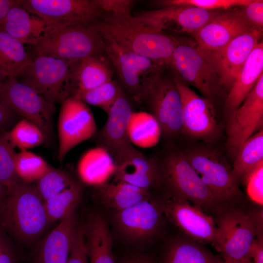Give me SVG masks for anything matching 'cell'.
Listing matches in <instances>:
<instances>
[{
    "label": "cell",
    "instance_id": "5bb4252c",
    "mask_svg": "<svg viewBox=\"0 0 263 263\" xmlns=\"http://www.w3.org/2000/svg\"><path fill=\"white\" fill-rule=\"evenodd\" d=\"M133 113L130 100L123 91L107 113L105 124L92 137L97 147L111 155L114 165L138 150L134 147L129 135Z\"/></svg>",
    "mask_w": 263,
    "mask_h": 263
},
{
    "label": "cell",
    "instance_id": "ab89813d",
    "mask_svg": "<svg viewBox=\"0 0 263 263\" xmlns=\"http://www.w3.org/2000/svg\"><path fill=\"white\" fill-rule=\"evenodd\" d=\"M67 263H89L83 226L75 229Z\"/></svg>",
    "mask_w": 263,
    "mask_h": 263
},
{
    "label": "cell",
    "instance_id": "d590c367",
    "mask_svg": "<svg viewBox=\"0 0 263 263\" xmlns=\"http://www.w3.org/2000/svg\"><path fill=\"white\" fill-rule=\"evenodd\" d=\"M75 180L67 172L52 167L37 182L36 188L44 201L69 187Z\"/></svg>",
    "mask_w": 263,
    "mask_h": 263
},
{
    "label": "cell",
    "instance_id": "4316f807",
    "mask_svg": "<svg viewBox=\"0 0 263 263\" xmlns=\"http://www.w3.org/2000/svg\"><path fill=\"white\" fill-rule=\"evenodd\" d=\"M113 71L100 56H89L74 62L72 71L74 96L112 80Z\"/></svg>",
    "mask_w": 263,
    "mask_h": 263
},
{
    "label": "cell",
    "instance_id": "44dd1931",
    "mask_svg": "<svg viewBox=\"0 0 263 263\" xmlns=\"http://www.w3.org/2000/svg\"><path fill=\"white\" fill-rule=\"evenodd\" d=\"M252 29L240 9L217 12L193 35L196 44L207 53L217 51Z\"/></svg>",
    "mask_w": 263,
    "mask_h": 263
},
{
    "label": "cell",
    "instance_id": "6da1fadb",
    "mask_svg": "<svg viewBox=\"0 0 263 263\" xmlns=\"http://www.w3.org/2000/svg\"><path fill=\"white\" fill-rule=\"evenodd\" d=\"M92 25L102 36L167 67L174 50L180 43L176 38L145 24L132 14L106 15Z\"/></svg>",
    "mask_w": 263,
    "mask_h": 263
},
{
    "label": "cell",
    "instance_id": "5b68a950",
    "mask_svg": "<svg viewBox=\"0 0 263 263\" xmlns=\"http://www.w3.org/2000/svg\"><path fill=\"white\" fill-rule=\"evenodd\" d=\"M103 37L104 53L116 71L124 93L130 100L142 104L145 93L167 66Z\"/></svg>",
    "mask_w": 263,
    "mask_h": 263
},
{
    "label": "cell",
    "instance_id": "7dc6e473",
    "mask_svg": "<svg viewBox=\"0 0 263 263\" xmlns=\"http://www.w3.org/2000/svg\"><path fill=\"white\" fill-rule=\"evenodd\" d=\"M121 263H154V262L146 255L134 254L126 258Z\"/></svg>",
    "mask_w": 263,
    "mask_h": 263
},
{
    "label": "cell",
    "instance_id": "3957f363",
    "mask_svg": "<svg viewBox=\"0 0 263 263\" xmlns=\"http://www.w3.org/2000/svg\"><path fill=\"white\" fill-rule=\"evenodd\" d=\"M50 224L44 201L35 185L19 180L7 188L0 227L20 243L30 244Z\"/></svg>",
    "mask_w": 263,
    "mask_h": 263
},
{
    "label": "cell",
    "instance_id": "f35d334b",
    "mask_svg": "<svg viewBox=\"0 0 263 263\" xmlns=\"http://www.w3.org/2000/svg\"><path fill=\"white\" fill-rule=\"evenodd\" d=\"M246 194L254 203L260 206L263 204V162L250 170L242 181Z\"/></svg>",
    "mask_w": 263,
    "mask_h": 263
},
{
    "label": "cell",
    "instance_id": "8d00e7d4",
    "mask_svg": "<svg viewBox=\"0 0 263 263\" xmlns=\"http://www.w3.org/2000/svg\"><path fill=\"white\" fill-rule=\"evenodd\" d=\"M14 148L6 132H0V181L7 188L20 180L16 172Z\"/></svg>",
    "mask_w": 263,
    "mask_h": 263
},
{
    "label": "cell",
    "instance_id": "83f0119b",
    "mask_svg": "<svg viewBox=\"0 0 263 263\" xmlns=\"http://www.w3.org/2000/svg\"><path fill=\"white\" fill-rule=\"evenodd\" d=\"M95 187L100 201L116 211L151 198L150 190L123 181L113 180L111 182H106Z\"/></svg>",
    "mask_w": 263,
    "mask_h": 263
},
{
    "label": "cell",
    "instance_id": "9c48e42d",
    "mask_svg": "<svg viewBox=\"0 0 263 263\" xmlns=\"http://www.w3.org/2000/svg\"><path fill=\"white\" fill-rule=\"evenodd\" d=\"M185 82L196 88L204 98L213 103L222 86L208 54L196 45L180 42L169 62Z\"/></svg>",
    "mask_w": 263,
    "mask_h": 263
},
{
    "label": "cell",
    "instance_id": "60d3db41",
    "mask_svg": "<svg viewBox=\"0 0 263 263\" xmlns=\"http://www.w3.org/2000/svg\"><path fill=\"white\" fill-rule=\"evenodd\" d=\"M241 12L249 26L254 30L263 31V1L252 0L248 4L242 7Z\"/></svg>",
    "mask_w": 263,
    "mask_h": 263
},
{
    "label": "cell",
    "instance_id": "30bf717a",
    "mask_svg": "<svg viewBox=\"0 0 263 263\" xmlns=\"http://www.w3.org/2000/svg\"><path fill=\"white\" fill-rule=\"evenodd\" d=\"M216 216L219 237L214 246L221 254L223 261H251V251L256 231L250 216L226 207Z\"/></svg>",
    "mask_w": 263,
    "mask_h": 263
},
{
    "label": "cell",
    "instance_id": "8fae6325",
    "mask_svg": "<svg viewBox=\"0 0 263 263\" xmlns=\"http://www.w3.org/2000/svg\"><path fill=\"white\" fill-rule=\"evenodd\" d=\"M183 110V134L207 143L217 141L222 130L213 103L199 96L176 74L173 77Z\"/></svg>",
    "mask_w": 263,
    "mask_h": 263
},
{
    "label": "cell",
    "instance_id": "2e32d148",
    "mask_svg": "<svg viewBox=\"0 0 263 263\" xmlns=\"http://www.w3.org/2000/svg\"><path fill=\"white\" fill-rule=\"evenodd\" d=\"M263 74L240 106L228 115L226 149L234 158L243 145L263 129Z\"/></svg>",
    "mask_w": 263,
    "mask_h": 263
},
{
    "label": "cell",
    "instance_id": "603a6c76",
    "mask_svg": "<svg viewBox=\"0 0 263 263\" xmlns=\"http://www.w3.org/2000/svg\"><path fill=\"white\" fill-rule=\"evenodd\" d=\"M114 167L113 180L123 181L150 191L161 186L156 162L139 150Z\"/></svg>",
    "mask_w": 263,
    "mask_h": 263
},
{
    "label": "cell",
    "instance_id": "f1b7e54d",
    "mask_svg": "<svg viewBox=\"0 0 263 263\" xmlns=\"http://www.w3.org/2000/svg\"><path fill=\"white\" fill-rule=\"evenodd\" d=\"M31 58L24 44L0 30V72L18 79L23 74Z\"/></svg>",
    "mask_w": 263,
    "mask_h": 263
},
{
    "label": "cell",
    "instance_id": "cb8c5ba5",
    "mask_svg": "<svg viewBox=\"0 0 263 263\" xmlns=\"http://www.w3.org/2000/svg\"><path fill=\"white\" fill-rule=\"evenodd\" d=\"M75 211L65 216L44 239L36 263H67L75 228Z\"/></svg>",
    "mask_w": 263,
    "mask_h": 263
},
{
    "label": "cell",
    "instance_id": "d6986e66",
    "mask_svg": "<svg viewBox=\"0 0 263 263\" xmlns=\"http://www.w3.org/2000/svg\"><path fill=\"white\" fill-rule=\"evenodd\" d=\"M163 212V205L150 198L116 211L114 221L124 237L138 243L150 239L156 234L161 226Z\"/></svg>",
    "mask_w": 263,
    "mask_h": 263
},
{
    "label": "cell",
    "instance_id": "c3c4849f",
    "mask_svg": "<svg viewBox=\"0 0 263 263\" xmlns=\"http://www.w3.org/2000/svg\"><path fill=\"white\" fill-rule=\"evenodd\" d=\"M7 191V188L0 181V213L6 198Z\"/></svg>",
    "mask_w": 263,
    "mask_h": 263
},
{
    "label": "cell",
    "instance_id": "7bdbcfd3",
    "mask_svg": "<svg viewBox=\"0 0 263 263\" xmlns=\"http://www.w3.org/2000/svg\"><path fill=\"white\" fill-rule=\"evenodd\" d=\"M0 263H17L14 246L6 232L0 227Z\"/></svg>",
    "mask_w": 263,
    "mask_h": 263
},
{
    "label": "cell",
    "instance_id": "4dcf8cb0",
    "mask_svg": "<svg viewBox=\"0 0 263 263\" xmlns=\"http://www.w3.org/2000/svg\"><path fill=\"white\" fill-rule=\"evenodd\" d=\"M199 243L191 239H179L169 246L164 263H221Z\"/></svg>",
    "mask_w": 263,
    "mask_h": 263
},
{
    "label": "cell",
    "instance_id": "ba28073f",
    "mask_svg": "<svg viewBox=\"0 0 263 263\" xmlns=\"http://www.w3.org/2000/svg\"><path fill=\"white\" fill-rule=\"evenodd\" d=\"M75 62L38 55L31 59L19 81L48 101L61 103L73 96L72 71Z\"/></svg>",
    "mask_w": 263,
    "mask_h": 263
},
{
    "label": "cell",
    "instance_id": "f6af8a7d",
    "mask_svg": "<svg viewBox=\"0 0 263 263\" xmlns=\"http://www.w3.org/2000/svg\"><path fill=\"white\" fill-rule=\"evenodd\" d=\"M252 263H263V238H256L251 251Z\"/></svg>",
    "mask_w": 263,
    "mask_h": 263
},
{
    "label": "cell",
    "instance_id": "1f68e13d",
    "mask_svg": "<svg viewBox=\"0 0 263 263\" xmlns=\"http://www.w3.org/2000/svg\"><path fill=\"white\" fill-rule=\"evenodd\" d=\"M83 192L81 183L75 180L67 188L55 196L44 201L50 224L62 220L75 211Z\"/></svg>",
    "mask_w": 263,
    "mask_h": 263
},
{
    "label": "cell",
    "instance_id": "836d02e7",
    "mask_svg": "<svg viewBox=\"0 0 263 263\" xmlns=\"http://www.w3.org/2000/svg\"><path fill=\"white\" fill-rule=\"evenodd\" d=\"M123 91L121 85L113 79L98 87L74 95L90 104L100 108L107 114Z\"/></svg>",
    "mask_w": 263,
    "mask_h": 263
},
{
    "label": "cell",
    "instance_id": "ee69618b",
    "mask_svg": "<svg viewBox=\"0 0 263 263\" xmlns=\"http://www.w3.org/2000/svg\"><path fill=\"white\" fill-rule=\"evenodd\" d=\"M19 117L6 105L0 101V132H5L6 129L14 125Z\"/></svg>",
    "mask_w": 263,
    "mask_h": 263
},
{
    "label": "cell",
    "instance_id": "9a60e30c",
    "mask_svg": "<svg viewBox=\"0 0 263 263\" xmlns=\"http://www.w3.org/2000/svg\"><path fill=\"white\" fill-rule=\"evenodd\" d=\"M61 104L57 124V158L60 163L73 148L92 138L97 131L92 111L82 100L72 96Z\"/></svg>",
    "mask_w": 263,
    "mask_h": 263
},
{
    "label": "cell",
    "instance_id": "4fadbf2b",
    "mask_svg": "<svg viewBox=\"0 0 263 263\" xmlns=\"http://www.w3.org/2000/svg\"><path fill=\"white\" fill-rule=\"evenodd\" d=\"M21 5L54 30L75 25H92L104 14L95 0H23Z\"/></svg>",
    "mask_w": 263,
    "mask_h": 263
},
{
    "label": "cell",
    "instance_id": "7402d4cb",
    "mask_svg": "<svg viewBox=\"0 0 263 263\" xmlns=\"http://www.w3.org/2000/svg\"><path fill=\"white\" fill-rule=\"evenodd\" d=\"M21 3L9 10L0 21V30L24 44L35 45L54 29L42 19L24 8Z\"/></svg>",
    "mask_w": 263,
    "mask_h": 263
},
{
    "label": "cell",
    "instance_id": "e575fe53",
    "mask_svg": "<svg viewBox=\"0 0 263 263\" xmlns=\"http://www.w3.org/2000/svg\"><path fill=\"white\" fill-rule=\"evenodd\" d=\"M6 134L14 147H18L21 150L44 143V137L41 130L36 125L23 118L18 121L10 131L6 132Z\"/></svg>",
    "mask_w": 263,
    "mask_h": 263
},
{
    "label": "cell",
    "instance_id": "484cf974",
    "mask_svg": "<svg viewBox=\"0 0 263 263\" xmlns=\"http://www.w3.org/2000/svg\"><path fill=\"white\" fill-rule=\"evenodd\" d=\"M83 228L89 263H115L112 238L104 218L93 214Z\"/></svg>",
    "mask_w": 263,
    "mask_h": 263
},
{
    "label": "cell",
    "instance_id": "e0dca14e",
    "mask_svg": "<svg viewBox=\"0 0 263 263\" xmlns=\"http://www.w3.org/2000/svg\"><path fill=\"white\" fill-rule=\"evenodd\" d=\"M163 207L169 219L191 240L214 246L216 244L219 230L211 215L187 201L173 196Z\"/></svg>",
    "mask_w": 263,
    "mask_h": 263
},
{
    "label": "cell",
    "instance_id": "d4e9b609",
    "mask_svg": "<svg viewBox=\"0 0 263 263\" xmlns=\"http://www.w3.org/2000/svg\"><path fill=\"white\" fill-rule=\"evenodd\" d=\"M263 74V43L260 41L251 52L229 90L225 102L228 114L242 103Z\"/></svg>",
    "mask_w": 263,
    "mask_h": 263
},
{
    "label": "cell",
    "instance_id": "52a82bcc",
    "mask_svg": "<svg viewBox=\"0 0 263 263\" xmlns=\"http://www.w3.org/2000/svg\"><path fill=\"white\" fill-rule=\"evenodd\" d=\"M0 101L21 118L36 125L44 135V144L48 147L53 146L56 139L55 104L14 77H8L0 83Z\"/></svg>",
    "mask_w": 263,
    "mask_h": 263
},
{
    "label": "cell",
    "instance_id": "f546056e",
    "mask_svg": "<svg viewBox=\"0 0 263 263\" xmlns=\"http://www.w3.org/2000/svg\"><path fill=\"white\" fill-rule=\"evenodd\" d=\"M263 162V129L251 136L241 147L234 158L232 172L239 183L245 175Z\"/></svg>",
    "mask_w": 263,
    "mask_h": 263
},
{
    "label": "cell",
    "instance_id": "8992f818",
    "mask_svg": "<svg viewBox=\"0 0 263 263\" xmlns=\"http://www.w3.org/2000/svg\"><path fill=\"white\" fill-rule=\"evenodd\" d=\"M34 46L38 55L71 62L100 56L104 53L103 37L93 25L54 29Z\"/></svg>",
    "mask_w": 263,
    "mask_h": 263
},
{
    "label": "cell",
    "instance_id": "ffe728a7",
    "mask_svg": "<svg viewBox=\"0 0 263 263\" xmlns=\"http://www.w3.org/2000/svg\"><path fill=\"white\" fill-rule=\"evenodd\" d=\"M262 34L263 31H249L238 36L221 49L207 52L217 71L222 87L230 89Z\"/></svg>",
    "mask_w": 263,
    "mask_h": 263
},
{
    "label": "cell",
    "instance_id": "7a4b0ae2",
    "mask_svg": "<svg viewBox=\"0 0 263 263\" xmlns=\"http://www.w3.org/2000/svg\"><path fill=\"white\" fill-rule=\"evenodd\" d=\"M156 162L161 180L171 196L187 201L207 214H219L225 207L204 184L181 149L170 142L150 156Z\"/></svg>",
    "mask_w": 263,
    "mask_h": 263
},
{
    "label": "cell",
    "instance_id": "74e56055",
    "mask_svg": "<svg viewBox=\"0 0 263 263\" xmlns=\"http://www.w3.org/2000/svg\"><path fill=\"white\" fill-rule=\"evenodd\" d=\"M252 0H167L160 1L162 7L169 6H194L204 9L216 11L236 7H243Z\"/></svg>",
    "mask_w": 263,
    "mask_h": 263
},
{
    "label": "cell",
    "instance_id": "b9f144b4",
    "mask_svg": "<svg viewBox=\"0 0 263 263\" xmlns=\"http://www.w3.org/2000/svg\"><path fill=\"white\" fill-rule=\"evenodd\" d=\"M104 14L111 16L132 15L134 1L131 0H95Z\"/></svg>",
    "mask_w": 263,
    "mask_h": 263
},
{
    "label": "cell",
    "instance_id": "f907efd6",
    "mask_svg": "<svg viewBox=\"0 0 263 263\" xmlns=\"http://www.w3.org/2000/svg\"><path fill=\"white\" fill-rule=\"evenodd\" d=\"M7 77L0 72V83L5 80Z\"/></svg>",
    "mask_w": 263,
    "mask_h": 263
},
{
    "label": "cell",
    "instance_id": "d6a6232c",
    "mask_svg": "<svg viewBox=\"0 0 263 263\" xmlns=\"http://www.w3.org/2000/svg\"><path fill=\"white\" fill-rule=\"evenodd\" d=\"M51 167L43 158L28 150H20L16 154V172L24 183L30 184L37 181Z\"/></svg>",
    "mask_w": 263,
    "mask_h": 263
},
{
    "label": "cell",
    "instance_id": "7c38bea8",
    "mask_svg": "<svg viewBox=\"0 0 263 263\" xmlns=\"http://www.w3.org/2000/svg\"><path fill=\"white\" fill-rule=\"evenodd\" d=\"M143 103L164 137L172 140L183 134L181 98L173 78L160 76L145 93Z\"/></svg>",
    "mask_w": 263,
    "mask_h": 263
},
{
    "label": "cell",
    "instance_id": "ac0fdd59",
    "mask_svg": "<svg viewBox=\"0 0 263 263\" xmlns=\"http://www.w3.org/2000/svg\"><path fill=\"white\" fill-rule=\"evenodd\" d=\"M217 13L194 6H169L141 11L133 16L163 32L168 30L194 34Z\"/></svg>",
    "mask_w": 263,
    "mask_h": 263
},
{
    "label": "cell",
    "instance_id": "277c9868",
    "mask_svg": "<svg viewBox=\"0 0 263 263\" xmlns=\"http://www.w3.org/2000/svg\"><path fill=\"white\" fill-rule=\"evenodd\" d=\"M185 156L215 199L223 206L240 201L243 197L239 183L225 155L207 145L180 148Z\"/></svg>",
    "mask_w": 263,
    "mask_h": 263
},
{
    "label": "cell",
    "instance_id": "bcb514c9",
    "mask_svg": "<svg viewBox=\"0 0 263 263\" xmlns=\"http://www.w3.org/2000/svg\"><path fill=\"white\" fill-rule=\"evenodd\" d=\"M22 1L23 0H0V21L13 6Z\"/></svg>",
    "mask_w": 263,
    "mask_h": 263
},
{
    "label": "cell",
    "instance_id": "681fc988",
    "mask_svg": "<svg viewBox=\"0 0 263 263\" xmlns=\"http://www.w3.org/2000/svg\"><path fill=\"white\" fill-rule=\"evenodd\" d=\"M221 263H252V261H222Z\"/></svg>",
    "mask_w": 263,
    "mask_h": 263
}]
</instances>
